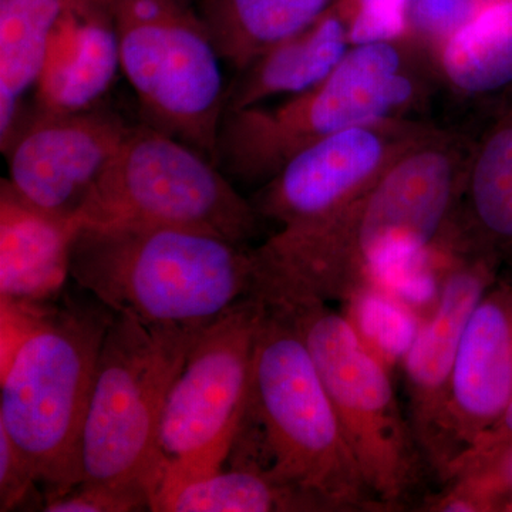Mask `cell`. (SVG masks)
<instances>
[{"label":"cell","instance_id":"obj_23","mask_svg":"<svg viewBox=\"0 0 512 512\" xmlns=\"http://www.w3.org/2000/svg\"><path fill=\"white\" fill-rule=\"evenodd\" d=\"M343 305L360 339L384 365L403 362L424 316L373 285L360 289Z\"/></svg>","mask_w":512,"mask_h":512},{"label":"cell","instance_id":"obj_14","mask_svg":"<svg viewBox=\"0 0 512 512\" xmlns=\"http://www.w3.org/2000/svg\"><path fill=\"white\" fill-rule=\"evenodd\" d=\"M512 397V266H503L471 312L458 345L436 476L500 419Z\"/></svg>","mask_w":512,"mask_h":512},{"label":"cell","instance_id":"obj_16","mask_svg":"<svg viewBox=\"0 0 512 512\" xmlns=\"http://www.w3.org/2000/svg\"><path fill=\"white\" fill-rule=\"evenodd\" d=\"M448 245L512 266V97L471 144Z\"/></svg>","mask_w":512,"mask_h":512},{"label":"cell","instance_id":"obj_1","mask_svg":"<svg viewBox=\"0 0 512 512\" xmlns=\"http://www.w3.org/2000/svg\"><path fill=\"white\" fill-rule=\"evenodd\" d=\"M471 144L437 127L339 211L279 229L254 249L258 298L345 303L384 266L439 247L456 215Z\"/></svg>","mask_w":512,"mask_h":512},{"label":"cell","instance_id":"obj_21","mask_svg":"<svg viewBox=\"0 0 512 512\" xmlns=\"http://www.w3.org/2000/svg\"><path fill=\"white\" fill-rule=\"evenodd\" d=\"M441 82L463 99H481L512 84V0H488L437 47Z\"/></svg>","mask_w":512,"mask_h":512},{"label":"cell","instance_id":"obj_22","mask_svg":"<svg viewBox=\"0 0 512 512\" xmlns=\"http://www.w3.org/2000/svg\"><path fill=\"white\" fill-rule=\"evenodd\" d=\"M156 512H282L312 511L298 494L275 483L247 461L222 467L168 491L151 504Z\"/></svg>","mask_w":512,"mask_h":512},{"label":"cell","instance_id":"obj_30","mask_svg":"<svg viewBox=\"0 0 512 512\" xmlns=\"http://www.w3.org/2000/svg\"><path fill=\"white\" fill-rule=\"evenodd\" d=\"M503 511H512V498L510 501H508L507 504L504 505V510Z\"/></svg>","mask_w":512,"mask_h":512},{"label":"cell","instance_id":"obj_12","mask_svg":"<svg viewBox=\"0 0 512 512\" xmlns=\"http://www.w3.org/2000/svg\"><path fill=\"white\" fill-rule=\"evenodd\" d=\"M131 127L110 110H37L8 151V181L25 200L76 215L109 167Z\"/></svg>","mask_w":512,"mask_h":512},{"label":"cell","instance_id":"obj_9","mask_svg":"<svg viewBox=\"0 0 512 512\" xmlns=\"http://www.w3.org/2000/svg\"><path fill=\"white\" fill-rule=\"evenodd\" d=\"M103 2L119 40L121 70L150 126L217 164L227 89L220 53L200 13L187 0Z\"/></svg>","mask_w":512,"mask_h":512},{"label":"cell","instance_id":"obj_8","mask_svg":"<svg viewBox=\"0 0 512 512\" xmlns=\"http://www.w3.org/2000/svg\"><path fill=\"white\" fill-rule=\"evenodd\" d=\"M76 215L83 225L183 228L244 245L261 218L211 158L150 124L131 127Z\"/></svg>","mask_w":512,"mask_h":512},{"label":"cell","instance_id":"obj_7","mask_svg":"<svg viewBox=\"0 0 512 512\" xmlns=\"http://www.w3.org/2000/svg\"><path fill=\"white\" fill-rule=\"evenodd\" d=\"M268 306L284 311L298 329L370 493L383 511L406 507L429 468L397 400L390 367L329 303Z\"/></svg>","mask_w":512,"mask_h":512},{"label":"cell","instance_id":"obj_13","mask_svg":"<svg viewBox=\"0 0 512 512\" xmlns=\"http://www.w3.org/2000/svg\"><path fill=\"white\" fill-rule=\"evenodd\" d=\"M503 265L491 256L450 251L437 301L423 318L402 366L407 419L426 466L436 473L451 375L467 320Z\"/></svg>","mask_w":512,"mask_h":512},{"label":"cell","instance_id":"obj_3","mask_svg":"<svg viewBox=\"0 0 512 512\" xmlns=\"http://www.w3.org/2000/svg\"><path fill=\"white\" fill-rule=\"evenodd\" d=\"M245 424L256 460L312 511L382 510L355 456L311 353L281 309L266 305L256 338ZM244 461V460H242Z\"/></svg>","mask_w":512,"mask_h":512},{"label":"cell","instance_id":"obj_27","mask_svg":"<svg viewBox=\"0 0 512 512\" xmlns=\"http://www.w3.org/2000/svg\"><path fill=\"white\" fill-rule=\"evenodd\" d=\"M512 448V397L500 419L490 427L448 468L444 484L468 476L493 463Z\"/></svg>","mask_w":512,"mask_h":512},{"label":"cell","instance_id":"obj_2","mask_svg":"<svg viewBox=\"0 0 512 512\" xmlns=\"http://www.w3.org/2000/svg\"><path fill=\"white\" fill-rule=\"evenodd\" d=\"M70 278L111 312L146 325H205L258 292L254 249L151 225H82Z\"/></svg>","mask_w":512,"mask_h":512},{"label":"cell","instance_id":"obj_4","mask_svg":"<svg viewBox=\"0 0 512 512\" xmlns=\"http://www.w3.org/2000/svg\"><path fill=\"white\" fill-rule=\"evenodd\" d=\"M352 46L308 92L276 107L225 113L217 164L241 183L265 185L302 150L348 128L410 119L429 96L436 62L417 39Z\"/></svg>","mask_w":512,"mask_h":512},{"label":"cell","instance_id":"obj_28","mask_svg":"<svg viewBox=\"0 0 512 512\" xmlns=\"http://www.w3.org/2000/svg\"><path fill=\"white\" fill-rule=\"evenodd\" d=\"M36 484L32 467L6 430L0 427V511L19 508Z\"/></svg>","mask_w":512,"mask_h":512},{"label":"cell","instance_id":"obj_24","mask_svg":"<svg viewBox=\"0 0 512 512\" xmlns=\"http://www.w3.org/2000/svg\"><path fill=\"white\" fill-rule=\"evenodd\" d=\"M512 498V448L474 473L446 484L430 511H503Z\"/></svg>","mask_w":512,"mask_h":512},{"label":"cell","instance_id":"obj_18","mask_svg":"<svg viewBox=\"0 0 512 512\" xmlns=\"http://www.w3.org/2000/svg\"><path fill=\"white\" fill-rule=\"evenodd\" d=\"M348 25L332 6L313 25L256 57L227 89V110L259 106L278 94H301L318 86L350 50Z\"/></svg>","mask_w":512,"mask_h":512},{"label":"cell","instance_id":"obj_26","mask_svg":"<svg viewBox=\"0 0 512 512\" xmlns=\"http://www.w3.org/2000/svg\"><path fill=\"white\" fill-rule=\"evenodd\" d=\"M488 0H410V30L414 39L439 47L466 26Z\"/></svg>","mask_w":512,"mask_h":512},{"label":"cell","instance_id":"obj_17","mask_svg":"<svg viewBox=\"0 0 512 512\" xmlns=\"http://www.w3.org/2000/svg\"><path fill=\"white\" fill-rule=\"evenodd\" d=\"M119 69V40L109 10L103 0H80L53 36L37 82V110L93 109Z\"/></svg>","mask_w":512,"mask_h":512},{"label":"cell","instance_id":"obj_25","mask_svg":"<svg viewBox=\"0 0 512 512\" xmlns=\"http://www.w3.org/2000/svg\"><path fill=\"white\" fill-rule=\"evenodd\" d=\"M350 46L393 42L410 35V0H338Z\"/></svg>","mask_w":512,"mask_h":512},{"label":"cell","instance_id":"obj_11","mask_svg":"<svg viewBox=\"0 0 512 512\" xmlns=\"http://www.w3.org/2000/svg\"><path fill=\"white\" fill-rule=\"evenodd\" d=\"M437 127L423 120L387 119L339 131L291 158L252 204L259 217L281 229L323 220L359 197Z\"/></svg>","mask_w":512,"mask_h":512},{"label":"cell","instance_id":"obj_20","mask_svg":"<svg viewBox=\"0 0 512 512\" xmlns=\"http://www.w3.org/2000/svg\"><path fill=\"white\" fill-rule=\"evenodd\" d=\"M338 0H201L221 59L239 70L322 18Z\"/></svg>","mask_w":512,"mask_h":512},{"label":"cell","instance_id":"obj_19","mask_svg":"<svg viewBox=\"0 0 512 512\" xmlns=\"http://www.w3.org/2000/svg\"><path fill=\"white\" fill-rule=\"evenodd\" d=\"M80 0H0V146L18 133L23 97L37 86L57 28Z\"/></svg>","mask_w":512,"mask_h":512},{"label":"cell","instance_id":"obj_15","mask_svg":"<svg viewBox=\"0 0 512 512\" xmlns=\"http://www.w3.org/2000/svg\"><path fill=\"white\" fill-rule=\"evenodd\" d=\"M77 215L56 214L25 200L8 180L0 185V298L55 302L70 278Z\"/></svg>","mask_w":512,"mask_h":512},{"label":"cell","instance_id":"obj_10","mask_svg":"<svg viewBox=\"0 0 512 512\" xmlns=\"http://www.w3.org/2000/svg\"><path fill=\"white\" fill-rule=\"evenodd\" d=\"M266 305L252 296L202 326L168 393L160 426V495L225 466L247 416ZM150 504V508H151Z\"/></svg>","mask_w":512,"mask_h":512},{"label":"cell","instance_id":"obj_29","mask_svg":"<svg viewBox=\"0 0 512 512\" xmlns=\"http://www.w3.org/2000/svg\"><path fill=\"white\" fill-rule=\"evenodd\" d=\"M146 510L138 501L116 491L80 484L69 493L47 498L46 512H130Z\"/></svg>","mask_w":512,"mask_h":512},{"label":"cell","instance_id":"obj_6","mask_svg":"<svg viewBox=\"0 0 512 512\" xmlns=\"http://www.w3.org/2000/svg\"><path fill=\"white\" fill-rule=\"evenodd\" d=\"M202 326L146 325L114 313L84 423L82 484L150 510L163 477L158 440L165 402Z\"/></svg>","mask_w":512,"mask_h":512},{"label":"cell","instance_id":"obj_5","mask_svg":"<svg viewBox=\"0 0 512 512\" xmlns=\"http://www.w3.org/2000/svg\"><path fill=\"white\" fill-rule=\"evenodd\" d=\"M113 319L92 295L66 296L0 372V427L32 467L46 500L82 484L84 423Z\"/></svg>","mask_w":512,"mask_h":512}]
</instances>
